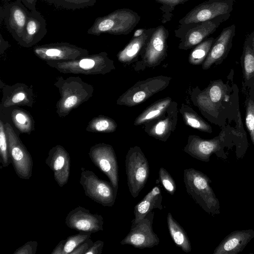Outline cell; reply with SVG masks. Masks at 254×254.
Listing matches in <instances>:
<instances>
[{
    "label": "cell",
    "mask_w": 254,
    "mask_h": 254,
    "mask_svg": "<svg viewBox=\"0 0 254 254\" xmlns=\"http://www.w3.org/2000/svg\"><path fill=\"white\" fill-rule=\"evenodd\" d=\"M146 29L145 28H140L136 30L133 34L132 38L140 37L145 32Z\"/></svg>",
    "instance_id": "43"
},
{
    "label": "cell",
    "mask_w": 254,
    "mask_h": 254,
    "mask_svg": "<svg viewBox=\"0 0 254 254\" xmlns=\"http://www.w3.org/2000/svg\"><path fill=\"white\" fill-rule=\"evenodd\" d=\"M45 163L53 172L54 179L60 187L67 184L70 175V159L64 148L60 146L53 148Z\"/></svg>",
    "instance_id": "14"
},
{
    "label": "cell",
    "mask_w": 254,
    "mask_h": 254,
    "mask_svg": "<svg viewBox=\"0 0 254 254\" xmlns=\"http://www.w3.org/2000/svg\"><path fill=\"white\" fill-rule=\"evenodd\" d=\"M236 25L232 24L224 28L215 41L203 64L204 69L224 57L229 51L235 35Z\"/></svg>",
    "instance_id": "16"
},
{
    "label": "cell",
    "mask_w": 254,
    "mask_h": 254,
    "mask_svg": "<svg viewBox=\"0 0 254 254\" xmlns=\"http://www.w3.org/2000/svg\"><path fill=\"white\" fill-rule=\"evenodd\" d=\"M65 223L70 229L79 232L91 234L103 230L102 216L93 214L81 206L70 211L65 217Z\"/></svg>",
    "instance_id": "11"
},
{
    "label": "cell",
    "mask_w": 254,
    "mask_h": 254,
    "mask_svg": "<svg viewBox=\"0 0 254 254\" xmlns=\"http://www.w3.org/2000/svg\"><path fill=\"white\" fill-rule=\"evenodd\" d=\"M46 22L37 9L30 11L22 39L19 42L30 46L40 41L47 34Z\"/></svg>",
    "instance_id": "18"
},
{
    "label": "cell",
    "mask_w": 254,
    "mask_h": 254,
    "mask_svg": "<svg viewBox=\"0 0 254 254\" xmlns=\"http://www.w3.org/2000/svg\"><path fill=\"white\" fill-rule=\"evenodd\" d=\"M29 13L21 0L6 3L0 8L1 19H4L7 30L18 42L23 35Z\"/></svg>",
    "instance_id": "10"
},
{
    "label": "cell",
    "mask_w": 254,
    "mask_h": 254,
    "mask_svg": "<svg viewBox=\"0 0 254 254\" xmlns=\"http://www.w3.org/2000/svg\"><path fill=\"white\" fill-rule=\"evenodd\" d=\"M159 180L167 192L173 195L177 190V186L171 175L164 168L161 167L159 171Z\"/></svg>",
    "instance_id": "32"
},
{
    "label": "cell",
    "mask_w": 254,
    "mask_h": 254,
    "mask_svg": "<svg viewBox=\"0 0 254 254\" xmlns=\"http://www.w3.org/2000/svg\"><path fill=\"white\" fill-rule=\"evenodd\" d=\"M230 16L231 13H227L198 23L180 25L177 30H183L184 32L181 33L179 48L188 50L196 46L215 32L219 25Z\"/></svg>",
    "instance_id": "5"
},
{
    "label": "cell",
    "mask_w": 254,
    "mask_h": 254,
    "mask_svg": "<svg viewBox=\"0 0 254 254\" xmlns=\"http://www.w3.org/2000/svg\"><path fill=\"white\" fill-rule=\"evenodd\" d=\"M79 184L86 196L103 206H113L117 191L111 183L100 179L92 171L81 168Z\"/></svg>",
    "instance_id": "4"
},
{
    "label": "cell",
    "mask_w": 254,
    "mask_h": 254,
    "mask_svg": "<svg viewBox=\"0 0 254 254\" xmlns=\"http://www.w3.org/2000/svg\"><path fill=\"white\" fill-rule=\"evenodd\" d=\"M140 18L136 12L130 9L120 8L96 18L87 33L96 36L101 34L127 35L137 25Z\"/></svg>",
    "instance_id": "2"
},
{
    "label": "cell",
    "mask_w": 254,
    "mask_h": 254,
    "mask_svg": "<svg viewBox=\"0 0 254 254\" xmlns=\"http://www.w3.org/2000/svg\"><path fill=\"white\" fill-rule=\"evenodd\" d=\"M254 238V230H241L232 232L215 249L213 254H237L242 252Z\"/></svg>",
    "instance_id": "17"
},
{
    "label": "cell",
    "mask_w": 254,
    "mask_h": 254,
    "mask_svg": "<svg viewBox=\"0 0 254 254\" xmlns=\"http://www.w3.org/2000/svg\"><path fill=\"white\" fill-rule=\"evenodd\" d=\"M235 0H208L195 6L181 19L180 25L196 24L231 13Z\"/></svg>",
    "instance_id": "7"
},
{
    "label": "cell",
    "mask_w": 254,
    "mask_h": 254,
    "mask_svg": "<svg viewBox=\"0 0 254 254\" xmlns=\"http://www.w3.org/2000/svg\"><path fill=\"white\" fill-rule=\"evenodd\" d=\"M243 60L245 75L248 79L254 72V51L250 35L247 36L245 41Z\"/></svg>",
    "instance_id": "28"
},
{
    "label": "cell",
    "mask_w": 254,
    "mask_h": 254,
    "mask_svg": "<svg viewBox=\"0 0 254 254\" xmlns=\"http://www.w3.org/2000/svg\"><path fill=\"white\" fill-rule=\"evenodd\" d=\"M8 146L11 163L16 175L20 179H29L33 163L29 152L15 136H9Z\"/></svg>",
    "instance_id": "13"
},
{
    "label": "cell",
    "mask_w": 254,
    "mask_h": 254,
    "mask_svg": "<svg viewBox=\"0 0 254 254\" xmlns=\"http://www.w3.org/2000/svg\"></svg>",
    "instance_id": "46"
},
{
    "label": "cell",
    "mask_w": 254,
    "mask_h": 254,
    "mask_svg": "<svg viewBox=\"0 0 254 254\" xmlns=\"http://www.w3.org/2000/svg\"><path fill=\"white\" fill-rule=\"evenodd\" d=\"M57 7L68 10L82 9L94 5L96 0H43Z\"/></svg>",
    "instance_id": "27"
},
{
    "label": "cell",
    "mask_w": 254,
    "mask_h": 254,
    "mask_svg": "<svg viewBox=\"0 0 254 254\" xmlns=\"http://www.w3.org/2000/svg\"><path fill=\"white\" fill-rule=\"evenodd\" d=\"M182 112L184 121L188 126L202 131H212L211 127L190 108L184 107Z\"/></svg>",
    "instance_id": "26"
},
{
    "label": "cell",
    "mask_w": 254,
    "mask_h": 254,
    "mask_svg": "<svg viewBox=\"0 0 254 254\" xmlns=\"http://www.w3.org/2000/svg\"><path fill=\"white\" fill-rule=\"evenodd\" d=\"M250 36L251 39L252 45L254 51V31L250 33Z\"/></svg>",
    "instance_id": "44"
},
{
    "label": "cell",
    "mask_w": 254,
    "mask_h": 254,
    "mask_svg": "<svg viewBox=\"0 0 254 254\" xmlns=\"http://www.w3.org/2000/svg\"><path fill=\"white\" fill-rule=\"evenodd\" d=\"M169 82L170 78L163 76L138 81L120 97L118 103L129 107L136 105L165 89Z\"/></svg>",
    "instance_id": "6"
},
{
    "label": "cell",
    "mask_w": 254,
    "mask_h": 254,
    "mask_svg": "<svg viewBox=\"0 0 254 254\" xmlns=\"http://www.w3.org/2000/svg\"><path fill=\"white\" fill-rule=\"evenodd\" d=\"M38 0H21L22 3L30 11L36 9V6Z\"/></svg>",
    "instance_id": "39"
},
{
    "label": "cell",
    "mask_w": 254,
    "mask_h": 254,
    "mask_svg": "<svg viewBox=\"0 0 254 254\" xmlns=\"http://www.w3.org/2000/svg\"><path fill=\"white\" fill-rule=\"evenodd\" d=\"M126 173L129 191L136 198L144 187L149 175V163L138 146L130 147L126 156Z\"/></svg>",
    "instance_id": "3"
},
{
    "label": "cell",
    "mask_w": 254,
    "mask_h": 254,
    "mask_svg": "<svg viewBox=\"0 0 254 254\" xmlns=\"http://www.w3.org/2000/svg\"><path fill=\"white\" fill-rule=\"evenodd\" d=\"M224 93L222 85L215 83L197 96V103L204 111L209 114L215 113L218 109V104L221 101Z\"/></svg>",
    "instance_id": "21"
},
{
    "label": "cell",
    "mask_w": 254,
    "mask_h": 254,
    "mask_svg": "<svg viewBox=\"0 0 254 254\" xmlns=\"http://www.w3.org/2000/svg\"><path fill=\"white\" fill-rule=\"evenodd\" d=\"M159 186H155L134 207V218L132 223H137L154 208L163 209L162 195Z\"/></svg>",
    "instance_id": "19"
},
{
    "label": "cell",
    "mask_w": 254,
    "mask_h": 254,
    "mask_svg": "<svg viewBox=\"0 0 254 254\" xmlns=\"http://www.w3.org/2000/svg\"><path fill=\"white\" fill-rule=\"evenodd\" d=\"M214 41L213 37L207 38L197 45L190 54L189 63L193 65L201 64L207 57Z\"/></svg>",
    "instance_id": "25"
},
{
    "label": "cell",
    "mask_w": 254,
    "mask_h": 254,
    "mask_svg": "<svg viewBox=\"0 0 254 254\" xmlns=\"http://www.w3.org/2000/svg\"><path fill=\"white\" fill-rule=\"evenodd\" d=\"M184 181L187 193L203 210L213 216L220 213L219 201L207 175L193 168L187 169L184 171Z\"/></svg>",
    "instance_id": "1"
},
{
    "label": "cell",
    "mask_w": 254,
    "mask_h": 254,
    "mask_svg": "<svg viewBox=\"0 0 254 254\" xmlns=\"http://www.w3.org/2000/svg\"><path fill=\"white\" fill-rule=\"evenodd\" d=\"M169 34V31L163 25L156 27L143 51V61L146 66L157 65L167 56Z\"/></svg>",
    "instance_id": "12"
},
{
    "label": "cell",
    "mask_w": 254,
    "mask_h": 254,
    "mask_svg": "<svg viewBox=\"0 0 254 254\" xmlns=\"http://www.w3.org/2000/svg\"><path fill=\"white\" fill-rule=\"evenodd\" d=\"M87 239L74 250L70 254H85L86 252L89 249L93 244V241L90 239Z\"/></svg>",
    "instance_id": "36"
},
{
    "label": "cell",
    "mask_w": 254,
    "mask_h": 254,
    "mask_svg": "<svg viewBox=\"0 0 254 254\" xmlns=\"http://www.w3.org/2000/svg\"><path fill=\"white\" fill-rule=\"evenodd\" d=\"M9 0H1V1H4V2H7Z\"/></svg>",
    "instance_id": "45"
},
{
    "label": "cell",
    "mask_w": 254,
    "mask_h": 254,
    "mask_svg": "<svg viewBox=\"0 0 254 254\" xmlns=\"http://www.w3.org/2000/svg\"><path fill=\"white\" fill-rule=\"evenodd\" d=\"M104 242L97 240L94 242L92 246L86 252L85 254H101L104 246Z\"/></svg>",
    "instance_id": "37"
},
{
    "label": "cell",
    "mask_w": 254,
    "mask_h": 254,
    "mask_svg": "<svg viewBox=\"0 0 254 254\" xmlns=\"http://www.w3.org/2000/svg\"><path fill=\"white\" fill-rule=\"evenodd\" d=\"M77 99L75 96H71L67 98L64 103V106L66 108H69L74 106L77 102Z\"/></svg>",
    "instance_id": "40"
},
{
    "label": "cell",
    "mask_w": 254,
    "mask_h": 254,
    "mask_svg": "<svg viewBox=\"0 0 254 254\" xmlns=\"http://www.w3.org/2000/svg\"><path fill=\"white\" fill-rule=\"evenodd\" d=\"M0 161L2 167H6L11 163L9 154L8 142L7 143L6 136L2 123L0 127Z\"/></svg>",
    "instance_id": "31"
},
{
    "label": "cell",
    "mask_w": 254,
    "mask_h": 254,
    "mask_svg": "<svg viewBox=\"0 0 254 254\" xmlns=\"http://www.w3.org/2000/svg\"><path fill=\"white\" fill-rule=\"evenodd\" d=\"M79 66L83 69H90L95 65V61L90 59H84L79 62Z\"/></svg>",
    "instance_id": "38"
},
{
    "label": "cell",
    "mask_w": 254,
    "mask_h": 254,
    "mask_svg": "<svg viewBox=\"0 0 254 254\" xmlns=\"http://www.w3.org/2000/svg\"><path fill=\"white\" fill-rule=\"evenodd\" d=\"M116 124L112 120L108 119H101L95 124V129L99 131L106 130L113 131L116 129Z\"/></svg>",
    "instance_id": "35"
},
{
    "label": "cell",
    "mask_w": 254,
    "mask_h": 254,
    "mask_svg": "<svg viewBox=\"0 0 254 254\" xmlns=\"http://www.w3.org/2000/svg\"><path fill=\"white\" fill-rule=\"evenodd\" d=\"M37 241H28L17 249L13 254H35L37 251Z\"/></svg>",
    "instance_id": "34"
},
{
    "label": "cell",
    "mask_w": 254,
    "mask_h": 254,
    "mask_svg": "<svg viewBox=\"0 0 254 254\" xmlns=\"http://www.w3.org/2000/svg\"><path fill=\"white\" fill-rule=\"evenodd\" d=\"M162 5L160 9L163 12L162 23H165L171 20L173 16V11L175 7L179 4H183L189 0H153Z\"/></svg>",
    "instance_id": "30"
},
{
    "label": "cell",
    "mask_w": 254,
    "mask_h": 254,
    "mask_svg": "<svg viewBox=\"0 0 254 254\" xmlns=\"http://www.w3.org/2000/svg\"><path fill=\"white\" fill-rule=\"evenodd\" d=\"M89 155L93 163L107 176L113 187L118 190V165L113 147L105 144H98L91 148Z\"/></svg>",
    "instance_id": "9"
},
{
    "label": "cell",
    "mask_w": 254,
    "mask_h": 254,
    "mask_svg": "<svg viewBox=\"0 0 254 254\" xmlns=\"http://www.w3.org/2000/svg\"><path fill=\"white\" fill-rule=\"evenodd\" d=\"M15 118L16 121L20 124H24L26 122V118L21 113L17 114Z\"/></svg>",
    "instance_id": "42"
},
{
    "label": "cell",
    "mask_w": 254,
    "mask_h": 254,
    "mask_svg": "<svg viewBox=\"0 0 254 254\" xmlns=\"http://www.w3.org/2000/svg\"><path fill=\"white\" fill-rule=\"evenodd\" d=\"M176 119L177 113H172L165 118L158 121L146 132L151 136L166 141L173 130V127L176 126Z\"/></svg>",
    "instance_id": "23"
},
{
    "label": "cell",
    "mask_w": 254,
    "mask_h": 254,
    "mask_svg": "<svg viewBox=\"0 0 254 254\" xmlns=\"http://www.w3.org/2000/svg\"><path fill=\"white\" fill-rule=\"evenodd\" d=\"M221 139H203L196 135H190L184 151L199 160L208 162L213 153L217 152L221 147Z\"/></svg>",
    "instance_id": "15"
},
{
    "label": "cell",
    "mask_w": 254,
    "mask_h": 254,
    "mask_svg": "<svg viewBox=\"0 0 254 254\" xmlns=\"http://www.w3.org/2000/svg\"><path fill=\"white\" fill-rule=\"evenodd\" d=\"M246 124L254 144V103L250 100L247 105Z\"/></svg>",
    "instance_id": "33"
},
{
    "label": "cell",
    "mask_w": 254,
    "mask_h": 254,
    "mask_svg": "<svg viewBox=\"0 0 254 254\" xmlns=\"http://www.w3.org/2000/svg\"><path fill=\"white\" fill-rule=\"evenodd\" d=\"M167 222L170 236L177 246L186 253L191 250L189 238L183 228L173 218L172 214L168 213Z\"/></svg>",
    "instance_id": "22"
},
{
    "label": "cell",
    "mask_w": 254,
    "mask_h": 254,
    "mask_svg": "<svg viewBox=\"0 0 254 254\" xmlns=\"http://www.w3.org/2000/svg\"><path fill=\"white\" fill-rule=\"evenodd\" d=\"M25 98V95L23 93H18L15 95L12 99V101L14 103H18L22 101Z\"/></svg>",
    "instance_id": "41"
},
{
    "label": "cell",
    "mask_w": 254,
    "mask_h": 254,
    "mask_svg": "<svg viewBox=\"0 0 254 254\" xmlns=\"http://www.w3.org/2000/svg\"><path fill=\"white\" fill-rule=\"evenodd\" d=\"M155 28L156 27L146 29L140 37L132 38L129 43L118 53L119 61L123 63H129L136 58L141 52H143Z\"/></svg>",
    "instance_id": "20"
},
{
    "label": "cell",
    "mask_w": 254,
    "mask_h": 254,
    "mask_svg": "<svg viewBox=\"0 0 254 254\" xmlns=\"http://www.w3.org/2000/svg\"><path fill=\"white\" fill-rule=\"evenodd\" d=\"M154 212L151 211L137 223H131L130 230L120 242L121 245H129L135 248H152L159 243V239L152 228Z\"/></svg>",
    "instance_id": "8"
},
{
    "label": "cell",
    "mask_w": 254,
    "mask_h": 254,
    "mask_svg": "<svg viewBox=\"0 0 254 254\" xmlns=\"http://www.w3.org/2000/svg\"><path fill=\"white\" fill-rule=\"evenodd\" d=\"M91 234L89 233L80 232L68 237L65 240H63L62 254H70L81 244L91 238Z\"/></svg>",
    "instance_id": "29"
},
{
    "label": "cell",
    "mask_w": 254,
    "mask_h": 254,
    "mask_svg": "<svg viewBox=\"0 0 254 254\" xmlns=\"http://www.w3.org/2000/svg\"><path fill=\"white\" fill-rule=\"evenodd\" d=\"M171 99L167 97L160 99L144 110L135 119L134 125L138 126L149 123L161 116L168 109Z\"/></svg>",
    "instance_id": "24"
}]
</instances>
